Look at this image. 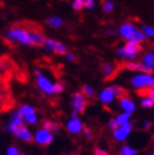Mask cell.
Instances as JSON below:
<instances>
[{
    "label": "cell",
    "mask_w": 154,
    "mask_h": 155,
    "mask_svg": "<svg viewBox=\"0 0 154 155\" xmlns=\"http://www.w3.org/2000/svg\"><path fill=\"white\" fill-rule=\"evenodd\" d=\"M5 39H6V42L8 44L21 43L24 45H31V42H30L23 23H17L10 28L9 31H7V33L5 34Z\"/></svg>",
    "instance_id": "obj_1"
},
{
    "label": "cell",
    "mask_w": 154,
    "mask_h": 155,
    "mask_svg": "<svg viewBox=\"0 0 154 155\" xmlns=\"http://www.w3.org/2000/svg\"><path fill=\"white\" fill-rule=\"evenodd\" d=\"M130 86L139 91H146L154 86V74L139 72L132 75L129 81Z\"/></svg>",
    "instance_id": "obj_2"
},
{
    "label": "cell",
    "mask_w": 154,
    "mask_h": 155,
    "mask_svg": "<svg viewBox=\"0 0 154 155\" xmlns=\"http://www.w3.org/2000/svg\"><path fill=\"white\" fill-rule=\"evenodd\" d=\"M123 96H126L125 89L120 86L112 85V86H108L101 90L100 93L98 94V99L101 104L108 106V104H112L117 98L120 99Z\"/></svg>",
    "instance_id": "obj_3"
},
{
    "label": "cell",
    "mask_w": 154,
    "mask_h": 155,
    "mask_svg": "<svg viewBox=\"0 0 154 155\" xmlns=\"http://www.w3.org/2000/svg\"><path fill=\"white\" fill-rule=\"evenodd\" d=\"M142 51V46L140 43H136V41H128L125 45H122L117 50L118 56L122 60L126 61H134Z\"/></svg>",
    "instance_id": "obj_4"
},
{
    "label": "cell",
    "mask_w": 154,
    "mask_h": 155,
    "mask_svg": "<svg viewBox=\"0 0 154 155\" xmlns=\"http://www.w3.org/2000/svg\"><path fill=\"white\" fill-rule=\"evenodd\" d=\"M27 30L28 36H29L30 42L32 46H42L45 43V36L41 27L36 23H31V22H22Z\"/></svg>",
    "instance_id": "obj_5"
},
{
    "label": "cell",
    "mask_w": 154,
    "mask_h": 155,
    "mask_svg": "<svg viewBox=\"0 0 154 155\" xmlns=\"http://www.w3.org/2000/svg\"><path fill=\"white\" fill-rule=\"evenodd\" d=\"M6 79L0 76V110H7L12 107L11 95Z\"/></svg>",
    "instance_id": "obj_6"
},
{
    "label": "cell",
    "mask_w": 154,
    "mask_h": 155,
    "mask_svg": "<svg viewBox=\"0 0 154 155\" xmlns=\"http://www.w3.org/2000/svg\"><path fill=\"white\" fill-rule=\"evenodd\" d=\"M34 74L36 76V85H38V88L46 95H54L55 94L54 84L51 83L50 79L48 77H45L44 75L41 73V71H38V69L34 71Z\"/></svg>",
    "instance_id": "obj_7"
},
{
    "label": "cell",
    "mask_w": 154,
    "mask_h": 155,
    "mask_svg": "<svg viewBox=\"0 0 154 155\" xmlns=\"http://www.w3.org/2000/svg\"><path fill=\"white\" fill-rule=\"evenodd\" d=\"M88 104L86 96L83 93H74L72 95V108L77 114H84Z\"/></svg>",
    "instance_id": "obj_8"
},
{
    "label": "cell",
    "mask_w": 154,
    "mask_h": 155,
    "mask_svg": "<svg viewBox=\"0 0 154 155\" xmlns=\"http://www.w3.org/2000/svg\"><path fill=\"white\" fill-rule=\"evenodd\" d=\"M53 132L49 131L44 128L38 129L34 134V142L40 146H49L53 142Z\"/></svg>",
    "instance_id": "obj_9"
},
{
    "label": "cell",
    "mask_w": 154,
    "mask_h": 155,
    "mask_svg": "<svg viewBox=\"0 0 154 155\" xmlns=\"http://www.w3.org/2000/svg\"><path fill=\"white\" fill-rule=\"evenodd\" d=\"M132 131H133V124L132 123H129V124L123 125V127H118L115 131H112L113 140L118 143L125 142V141L128 140V137H130Z\"/></svg>",
    "instance_id": "obj_10"
},
{
    "label": "cell",
    "mask_w": 154,
    "mask_h": 155,
    "mask_svg": "<svg viewBox=\"0 0 154 155\" xmlns=\"http://www.w3.org/2000/svg\"><path fill=\"white\" fill-rule=\"evenodd\" d=\"M45 50L52 53L59 54V55H66L67 54V48L63 44L62 42L54 39H46L44 43Z\"/></svg>",
    "instance_id": "obj_11"
},
{
    "label": "cell",
    "mask_w": 154,
    "mask_h": 155,
    "mask_svg": "<svg viewBox=\"0 0 154 155\" xmlns=\"http://www.w3.org/2000/svg\"><path fill=\"white\" fill-rule=\"evenodd\" d=\"M136 32H138V29L136 28V25H133V24L130 23V22L122 23L121 25L119 27V30H118L119 35L121 36L126 42L132 41V40L134 39V36H136Z\"/></svg>",
    "instance_id": "obj_12"
},
{
    "label": "cell",
    "mask_w": 154,
    "mask_h": 155,
    "mask_svg": "<svg viewBox=\"0 0 154 155\" xmlns=\"http://www.w3.org/2000/svg\"><path fill=\"white\" fill-rule=\"evenodd\" d=\"M84 124L82 120L76 117V118H71L66 123V130L71 134H79L84 131Z\"/></svg>",
    "instance_id": "obj_13"
},
{
    "label": "cell",
    "mask_w": 154,
    "mask_h": 155,
    "mask_svg": "<svg viewBox=\"0 0 154 155\" xmlns=\"http://www.w3.org/2000/svg\"><path fill=\"white\" fill-rule=\"evenodd\" d=\"M23 118L24 117L20 114V111H15L13 112L12 114L11 119H10V122L7 124L6 127V130L7 131L11 132V133H15L19 128H20L21 125H23Z\"/></svg>",
    "instance_id": "obj_14"
},
{
    "label": "cell",
    "mask_w": 154,
    "mask_h": 155,
    "mask_svg": "<svg viewBox=\"0 0 154 155\" xmlns=\"http://www.w3.org/2000/svg\"><path fill=\"white\" fill-rule=\"evenodd\" d=\"M141 63L144 66L145 73L154 74V51H148L141 57Z\"/></svg>",
    "instance_id": "obj_15"
},
{
    "label": "cell",
    "mask_w": 154,
    "mask_h": 155,
    "mask_svg": "<svg viewBox=\"0 0 154 155\" xmlns=\"http://www.w3.org/2000/svg\"><path fill=\"white\" fill-rule=\"evenodd\" d=\"M119 107L122 111L129 112V114H133L136 110V102L128 96H123L119 99Z\"/></svg>",
    "instance_id": "obj_16"
},
{
    "label": "cell",
    "mask_w": 154,
    "mask_h": 155,
    "mask_svg": "<svg viewBox=\"0 0 154 155\" xmlns=\"http://www.w3.org/2000/svg\"><path fill=\"white\" fill-rule=\"evenodd\" d=\"M15 137H18L19 140L23 141V142H28V143H31L34 141V137L31 134V132L28 128H25L24 125H21L20 128L17 130V131L13 133Z\"/></svg>",
    "instance_id": "obj_17"
},
{
    "label": "cell",
    "mask_w": 154,
    "mask_h": 155,
    "mask_svg": "<svg viewBox=\"0 0 154 155\" xmlns=\"http://www.w3.org/2000/svg\"><path fill=\"white\" fill-rule=\"evenodd\" d=\"M131 119H132V114L125 112V111H122L121 114H119L118 116L115 117V120L117 124H118V127H123V125L131 123Z\"/></svg>",
    "instance_id": "obj_18"
},
{
    "label": "cell",
    "mask_w": 154,
    "mask_h": 155,
    "mask_svg": "<svg viewBox=\"0 0 154 155\" xmlns=\"http://www.w3.org/2000/svg\"><path fill=\"white\" fill-rule=\"evenodd\" d=\"M125 68L130 71V72H144V66L141 62H136V61H128L127 63H125ZM145 73V72H144Z\"/></svg>",
    "instance_id": "obj_19"
},
{
    "label": "cell",
    "mask_w": 154,
    "mask_h": 155,
    "mask_svg": "<svg viewBox=\"0 0 154 155\" xmlns=\"http://www.w3.org/2000/svg\"><path fill=\"white\" fill-rule=\"evenodd\" d=\"M138 154V150L133 146L129 145V144H125L122 145L119 150V155H136Z\"/></svg>",
    "instance_id": "obj_20"
},
{
    "label": "cell",
    "mask_w": 154,
    "mask_h": 155,
    "mask_svg": "<svg viewBox=\"0 0 154 155\" xmlns=\"http://www.w3.org/2000/svg\"><path fill=\"white\" fill-rule=\"evenodd\" d=\"M63 20L59 17H50L49 19H46V24L49 27L53 28V29H59L63 25Z\"/></svg>",
    "instance_id": "obj_21"
},
{
    "label": "cell",
    "mask_w": 154,
    "mask_h": 155,
    "mask_svg": "<svg viewBox=\"0 0 154 155\" xmlns=\"http://www.w3.org/2000/svg\"><path fill=\"white\" fill-rule=\"evenodd\" d=\"M42 128L46 129L51 132H59V129H61V124H59L57 122H54V121H50V120H46L43 122L42 124Z\"/></svg>",
    "instance_id": "obj_22"
},
{
    "label": "cell",
    "mask_w": 154,
    "mask_h": 155,
    "mask_svg": "<svg viewBox=\"0 0 154 155\" xmlns=\"http://www.w3.org/2000/svg\"><path fill=\"white\" fill-rule=\"evenodd\" d=\"M101 8H102V11L106 15H110L111 12L115 9V2L111 1V0H105L102 5H101Z\"/></svg>",
    "instance_id": "obj_23"
},
{
    "label": "cell",
    "mask_w": 154,
    "mask_h": 155,
    "mask_svg": "<svg viewBox=\"0 0 154 155\" xmlns=\"http://www.w3.org/2000/svg\"><path fill=\"white\" fill-rule=\"evenodd\" d=\"M115 71H116L115 66H113L112 64H110V63H106V64H104L102 67H101V72H102V74H104L106 77L112 76Z\"/></svg>",
    "instance_id": "obj_24"
},
{
    "label": "cell",
    "mask_w": 154,
    "mask_h": 155,
    "mask_svg": "<svg viewBox=\"0 0 154 155\" xmlns=\"http://www.w3.org/2000/svg\"><path fill=\"white\" fill-rule=\"evenodd\" d=\"M19 111H20V114L23 117L35 114V109L33 107H31V106H29V104H22V106L19 108Z\"/></svg>",
    "instance_id": "obj_25"
},
{
    "label": "cell",
    "mask_w": 154,
    "mask_h": 155,
    "mask_svg": "<svg viewBox=\"0 0 154 155\" xmlns=\"http://www.w3.org/2000/svg\"><path fill=\"white\" fill-rule=\"evenodd\" d=\"M140 106L142 108H145V109H152L154 107V102L152 101V99L150 96H145L143 98H141L140 100Z\"/></svg>",
    "instance_id": "obj_26"
},
{
    "label": "cell",
    "mask_w": 154,
    "mask_h": 155,
    "mask_svg": "<svg viewBox=\"0 0 154 155\" xmlns=\"http://www.w3.org/2000/svg\"><path fill=\"white\" fill-rule=\"evenodd\" d=\"M82 93L86 96V97H94V96L96 95V90H95V88L92 87L90 85L85 84V85L82 86Z\"/></svg>",
    "instance_id": "obj_27"
},
{
    "label": "cell",
    "mask_w": 154,
    "mask_h": 155,
    "mask_svg": "<svg viewBox=\"0 0 154 155\" xmlns=\"http://www.w3.org/2000/svg\"><path fill=\"white\" fill-rule=\"evenodd\" d=\"M72 8L74 11H80L83 8H85V0H73Z\"/></svg>",
    "instance_id": "obj_28"
},
{
    "label": "cell",
    "mask_w": 154,
    "mask_h": 155,
    "mask_svg": "<svg viewBox=\"0 0 154 155\" xmlns=\"http://www.w3.org/2000/svg\"><path fill=\"white\" fill-rule=\"evenodd\" d=\"M141 30L145 33V35L148 38H153L154 36V28L152 25H149V24H143Z\"/></svg>",
    "instance_id": "obj_29"
},
{
    "label": "cell",
    "mask_w": 154,
    "mask_h": 155,
    "mask_svg": "<svg viewBox=\"0 0 154 155\" xmlns=\"http://www.w3.org/2000/svg\"><path fill=\"white\" fill-rule=\"evenodd\" d=\"M146 38H148V36L145 35V33L143 32L142 30H138L136 36H134L133 41H136V43H140V44H141L142 42H144L145 40H146Z\"/></svg>",
    "instance_id": "obj_30"
},
{
    "label": "cell",
    "mask_w": 154,
    "mask_h": 155,
    "mask_svg": "<svg viewBox=\"0 0 154 155\" xmlns=\"http://www.w3.org/2000/svg\"><path fill=\"white\" fill-rule=\"evenodd\" d=\"M65 89V86H64V84L61 83V81H56V83H54V91L55 94H61L64 91Z\"/></svg>",
    "instance_id": "obj_31"
},
{
    "label": "cell",
    "mask_w": 154,
    "mask_h": 155,
    "mask_svg": "<svg viewBox=\"0 0 154 155\" xmlns=\"http://www.w3.org/2000/svg\"><path fill=\"white\" fill-rule=\"evenodd\" d=\"M25 118V121L30 124H35L38 122V117H36V114H30V116L24 117Z\"/></svg>",
    "instance_id": "obj_32"
},
{
    "label": "cell",
    "mask_w": 154,
    "mask_h": 155,
    "mask_svg": "<svg viewBox=\"0 0 154 155\" xmlns=\"http://www.w3.org/2000/svg\"><path fill=\"white\" fill-rule=\"evenodd\" d=\"M7 154L8 155H20V152H19V149L17 146L11 145L9 149L7 150Z\"/></svg>",
    "instance_id": "obj_33"
},
{
    "label": "cell",
    "mask_w": 154,
    "mask_h": 155,
    "mask_svg": "<svg viewBox=\"0 0 154 155\" xmlns=\"http://www.w3.org/2000/svg\"><path fill=\"white\" fill-rule=\"evenodd\" d=\"M96 6V1L95 0H85V8L89 10H92Z\"/></svg>",
    "instance_id": "obj_34"
},
{
    "label": "cell",
    "mask_w": 154,
    "mask_h": 155,
    "mask_svg": "<svg viewBox=\"0 0 154 155\" xmlns=\"http://www.w3.org/2000/svg\"><path fill=\"white\" fill-rule=\"evenodd\" d=\"M117 128H118V124H117V122H116L115 118H113V119H110L109 122H108V129L111 130V131H115Z\"/></svg>",
    "instance_id": "obj_35"
},
{
    "label": "cell",
    "mask_w": 154,
    "mask_h": 155,
    "mask_svg": "<svg viewBox=\"0 0 154 155\" xmlns=\"http://www.w3.org/2000/svg\"><path fill=\"white\" fill-rule=\"evenodd\" d=\"M83 133H84V135H85V137H86L87 139H88V140H90V139H92V130H90V129H89L88 127H85V128H84Z\"/></svg>",
    "instance_id": "obj_36"
},
{
    "label": "cell",
    "mask_w": 154,
    "mask_h": 155,
    "mask_svg": "<svg viewBox=\"0 0 154 155\" xmlns=\"http://www.w3.org/2000/svg\"><path fill=\"white\" fill-rule=\"evenodd\" d=\"M141 127H142L143 130H150L152 128V122L151 121H149V120H145L141 123Z\"/></svg>",
    "instance_id": "obj_37"
},
{
    "label": "cell",
    "mask_w": 154,
    "mask_h": 155,
    "mask_svg": "<svg viewBox=\"0 0 154 155\" xmlns=\"http://www.w3.org/2000/svg\"><path fill=\"white\" fill-rule=\"evenodd\" d=\"M66 60H67L68 62H71V63L75 62V61H76V55H75L74 53L69 52V53L66 54Z\"/></svg>",
    "instance_id": "obj_38"
},
{
    "label": "cell",
    "mask_w": 154,
    "mask_h": 155,
    "mask_svg": "<svg viewBox=\"0 0 154 155\" xmlns=\"http://www.w3.org/2000/svg\"><path fill=\"white\" fill-rule=\"evenodd\" d=\"M94 155H108V152H107L105 149H101V147H97L95 150V154Z\"/></svg>",
    "instance_id": "obj_39"
},
{
    "label": "cell",
    "mask_w": 154,
    "mask_h": 155,
    "mask_svg": "<svg viewBox=\"0 0 154 155\" xmlns=\"http://www.w3.org/2000/svg\"><path fill=\"white\" fill-rule=\"evenodd\" d=\"M104 32L106 33V34H108V35H115L116 32L112 30V29H105Z\"/></svg>",
    "instance_id": "obj_40"
},
{
    "label": "cell",
    "mask_w": 154,
    "mask_h": 155,
    "mask_svg": "<svg viewBox=\"0 0 154 155\" xmlns=\"http://www.w3.org/2000/svg\"><path fill=\"white\" fill-rule=\"evenodd\" d=\"M149 96H150V97H151V99H152V101L154 102V93H149L148 94Z\"/></svg>",
    "instance_id": "obj_41"
},
{
    "label": "cell",
    "mask_w": 154,
    "mask_h": 155,
    "mask_svg": "<svg viewBox=\"0 0 154 155\" xmlns=\"http://www.w3.org/2000/svg\"><path fill=\"white\" fill-rule=\"evenodd\" d=\"M149 93H154V86H153V87H152L151 89L149 90Z\"/></svg>",
    "instance_id": "obj_42"
},
{
    "label": "cell",
    "mask_w": 154,
    "mask_h": 155,
    "mask_svg": "<svg viewBox=\"0 0 154 155\" xmlns=\"http://www.w3.org/2000/svg\"><path fill=\"white\" fill-rule=\"evenodd\" d=\"M150 155H154V150H152L151 153H150Z\"/></svg>",
    "instance_id": "obj_43"
},
{
    "label": "cell",
    "mask_w": 154,
    "mask_h": 155,
    "mask_svg": "<svg viewBox=\"0 0 154 155\" xmlns=\"http://www.w3.org/2000/svg\"><path fill=\"white\" fill-rule=\"evenodd\" d=\"M69 155H79V154H77V153H72V154H69Z\"/></svg>",
    "instance_id": "obj_44"
},
{
    "label": "cell",
    "mask_w": 154,
    "mask_h": 155,
    "mask_svg": "<svg viewBox=\"0 0 154 155\" xmlns=\"http://www.w3.org/2000/svg\"><path fill=\"white\" fill-rule=\"evenodd\" d=\"M20 155H28V154H20Z\"/></svg>",
    "instance_id": "obj_45"
},
{
    "label": "cell",
    "mask_w": 154,
    "mask_h": 155,
    "mask_svg": "<svg viewBox=\"0 0 154 155\" xmlns=\"http://www.w3.org/2000/svg\"><path fill=\"white\" fill-rule=\"evenodd\" d=\"M153 145H154V142H153Z\"/></svg>",
    "instance_id": "obj_46"
}]
</instances>
